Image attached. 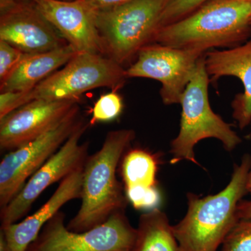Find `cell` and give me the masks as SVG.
Returning a JSON list of instances; mask_svg holds the SVG:
<instances>
[{
    "label": "cell",
    "mask_w": 251,
    "mask_h": 251,
    "mask_svg": "<svg viewBox=\"0 0 251 251\" xmlns=\"http://www.w3.org/2000/svg\"><path fill=\"white\" fill-rule=\"evenodd\" d=\"M251 1L209 0L177 22L158 28L152 43L206 53L237 47L251 37Z\"/></svg>",
    "instance_id": "obj_1"
},
{
    "label": "cell",
    "mask_w": 251,
    "mask_h": 251,
    "mask_svg": "<svg viewBox=\"0 0 251 251\" xmlns=\"http://www.w3.org/2000/svg\"><path fill=\"white\" fill-rule=\"evenodd\" d=\"M135 138L133 129L112 130L100 150L88 156L83 168L82 203L67 224L69 230H90L106 222L113 214L126 210L128 201L117 179V169Z\"/></svg>",
    "instance_id": "obj_2"
},
{
    "label": "cell",
    "mask_w": 251,
    "mask_h": 251,
    "mask_svg": "<svg viewBox=\"0 0 251 251\" xmlns=\"http://www.w3.org/2000/svg\"><path fill=\"white\" fill-rule=\"evenodd\" d=\"M251 156H243L234 165L230 181L215 195L201 197L187 194L188 210L184 219L173 226L180 251H216L239 219V202L247 194V181Z\"/></svg>",
    "instance_id": "obj_3"
},
{
    "label": "cell",
    "mask_w": 251,
    "mask_h": 251,
    "mask_svg": "<svg viewBox=\"0 0 251 251\" xmlns=\"http://www.w3.org/2000/svg\"><path fill=\"white\" fill-rule=\"evenodd\" d=\"M210 83L204 64V54L198 61L192 78L185 90L180 104L181 116L179 134L171 144V163L188 161L200 166L195 155L198 143L206 138H216L231 151L242 139L226 122L213 111L208 97Z\"/></svg>",
    "instance_id": "obj_4"
},
{
    "label": "cell",
    "mask_w": 251,
    "mask_h": 251,
    "mask_svg": "<svg viewBox=\"0 0 251 251\" xmlns=\"http://www.w3.org/2000/svg\"><path fill=\"white\" fill-rule=\"evenodd\" d=\"M167 0H133L97 12L105 54L123 67L151 44Z\"/></svg>",
    "instance_id": "obj_5"
},
{
    "label": "cell",
    "mask_w": 251,
    "mask_h": 251,
    "mask_svg": "<svg viewBox=\"0 0 251 251\" xmlns=\"http://www.w3.org/2000/svg\"><path fill=\"white\" fill-rule=\"evenodd\" d=\"M64 221L65 214L59 211L26 251H133L137 228L130 224L125 211L85 232L69 230Z\"/></svg>",
    "instance_id": "obj_6"
},
{
    "label": "cell",
    "mask_w": 251,
    "mask_h": 251,
    "mask_svg": "<svg viewBox=\"0 0 251 251\" xmlns=\"http://www.w3.org/2000/svg\"><path fill=\"white\" fill-rule=\"evenodd\" d=\"M126 79V69L108 56L78 53L36 86L33 96L34 100H77L82 94L99 87L117 91Z\"/></svg>",
    "instance_id": "obj_7"
},
{
    "label": "cell",
    "mask_w": 251,
    "mask_h": 251,
    "mask_svg": "<svg viewBox=\"0 0 251 251\" xmlns=\"http://www.w3.org/2000/svg\"><path fill=\"white\" fill-rule=\"evenodd\" d=\"M84 122L77 105L52 129L5 155L0 163L1 209L17 196L27 180Z\"/></svg>",
    "instance_id": "obj_8"
},
{
    "label": "cell",
    "mask_w": 251,
    "mask_h": 251,
    "mask_svg": "<svg viewBox=\"0 0 251 251\" xmlns=\"http://www.w3.org/2000/svg\"><path fill=\"white\" fill-rule=\"evenodd\" d=\"M204 54L151 43L140 50L135 62L126 69V75L159 81L163 103H180L198 61Z\"/></svg>",
    "instance_id": "obj_9"
},
{
    "label": "cell",
    "mask_w": 251,
    "mask_h": 251,
    "mask_svg": "<svg viewBox=\"0 0 251 251\" xmlns=\"http://www.w3.org/2000/svg\"><path fill=\"white\" fill-rule=\"evenodd\" d=\"M88 126L87 122L82 123L58 151L27 180L17 196L7 205L1 208V227L17 223L27 215L36 200L46 188L83 168L90 156L89 143L81 144L80 140Z\"/></svg>",
    "instance_id": "obj_10"
},
{
    "label": "cell",
    "mask_w": 251,
    "mask_h": 251,
    "mask_svg": "<svg viewBox=\"0 0 251 251\" xmlns=\"http://www.w3.org/2000/svg\"><path fill=\"white\" fill-rule=\"evenodd\" d=\"M0 40L26 54L47 52L68 44L36 3L19 0L0 11Z\"/></svg>",
    "instance_id": "obj_11"
},
{
    "label": "cell",
    "mask_w": 251,
    "mask_h": 251,
    "mask_svg": "<svg viewBox=\"0 0 251 251\" xmlns=\"http://www.w3.org/2000/svg\"><path fill=\"white\" fill-rule=\"evenodd\" d=\"M36 6L77 54L105 55L97 11L85 0H43Z\"/></svg>",
    "instance_id": "obj_12"
},
{
    "label": "cell",
    "mask_w": 251,
    "mask_h": 251,
    "mask_svg": "<svg viewBox=\"0 0 251 251\" xmlns=\"http://www.w3.org/2000/svg\"><path fill=\"white\" fill-rule=\"evenodd\" d=\"M77 105V100L35 99L0 120V148L13 151L52 129Z\"/></svg>",
    "instance_id": "obj_13"
},
{
    "label": "cell",
    "mask_w": 251,
    "mask_h": 251,
    "mask_svg": "<svg viewBox=\"0 0 251 251\" xmlns=\"http://www.w3.org/2000/svg\"><path fill=\"white\" fill-rule=\"evenodd\" d=\"M204 64L211 83L224 76L237 77L244 85V93L232 100V117L241 130L251 124V40L226 50H209Z\"/></svg>",
    "instance_id": "obj_14"
},
{
    "label": "cell",
    "mask_w": 251,
    "mask_h": 251,
    "mask_svg": "<svg viewBox=\"0 0 251 251\" xmlns=\"http://www.w3.org/2000/svg\"><path fill=\"white\" fill-rule=\"evenodd\" d=\"M83 168L63 179L49 201L32 215L20 223L1 227V233L6 241L5 251H26L46 223L62 206L72 200L81 199Z\"/></svg>",
    "instance_id": "obj_15"
},
{
    "label": "cell",
    "mask_w": 251,
    "mask_h": 251,
    "mask_svg": "<svg viewBox=\"0 0 251 251\" xmlns=\"http://www.w3.org/2000/svg\"><path fill=\"white\" fill-rule=\"evenodd\" d=\"M69 44L35 54H25L9 76L0 83V91H30L76 54Z\"/></svg>",
    "instance_id": "obj_16"
},
{
    "label": "cell",
    "mask_w": 251,
    "mask_h": 251,
    "mask_svg": "<svg viewBox=\"0 0 251 251\" xmlns=\"http://www.w3.org/2000/svg\"><path fill=\"white\" fill-rule=\"evenodd\" d=\"M133 251H180L166 213L156 208L140 216Z\"/></svg>",
    "instance_id": "obj_17"
},
{
    "label": "cell",
    "mask_w": 251,
    "mask_h": 251,
    "mask_svg": "<svg viewBox=\"0 0 251 251\" xmlns=\"http://www.w3.org/2000/svg\"><path fill=\"white\" fill-rule=\"evenodd\" d=\"M158 156L143 149L127 150L122 159L125 188L132 186H156Z\"/></svg>",
    "instance_id": "obj_18"
},
{
    "label": "cell",
    "mask_w": 251,
    "mask_h": 251,
    "mask_svg": "<svg viewBox=\"0 0 251 251\" xmlns=\"http://www.w3.org/2000/svg\"><path fill=\"white\" fill-rule=\"evenodd\" d=\"M123 107V100L117 91L103 94L94 103L89 124L94 125L98 122L112 121L121 115Z\"/></svg>",
    "instance_id": "obj_19"
},
{
    "label": "cell",
    "mask_w": 251,
    "mask_h": 251,
    "mask_svg": "<svg viewBox=\"0 0 251 251\" xmlns=\"http://www.w3.org/2000/svg\"><path fill=\"white\" fill-rule=\"evenodd\" d=\"M208 1L209 0H167L160 16L158 28L189 16Z\"/></svg>",
    "instance_id": "obj_20"
},
{
    "label": "cell",
    "mask_w": 251,
    "mask_h": 251,
    "mask_svg": "<svg viewBox=\"0 0 251 251\" xmlns=\"http://www.w3.org/2000/svg\"><path fill=\"white\" fill-rule=\"evenodd\" d=\"M221 245V251H251V220H239Z\"/></svg>",
    "instance_id": "obj_21"
},
{
    "label": "cell",
    "mask_w": 251,
    "mask_h": 251,
    "mask_svg": "<svg viewBox=\"0 0 251 251\" xmlns=\"http://www.w3.org/2000/svg\"><path fill=\"white\" fill-rule=\"evenodd\" d=\"M128 202L136 209L151 210L159 205L161 196L157 186H132L125 188Z\"/></svg>",
    "instance_id": "obj_22"
},
{
    "label": "cell",
    "mask_w": 251,
    "mask_h": 251,
    "mask_svg": "<svg viewBox=\"0 0 251 251\" xmlns=\"http://www.w3.org/2000/svg\"><path fill=\"white\" fill-rule=\"evenodd\" d=\"M34 100L33 90L1 92L0 94V120Z\"/></svg>",
    "instance_id": "obj_23"
},
{
    "label": "cell",
    "mask_w": 251,
    "mask_h": 251,
    "mask_svg": "<svg viewBox=\"0 0 251 251\" xmlns=\"http://www.w3.org/2000/svg\"><path fill=\"white\" fill-rule=\"evenodd\" d=\"M25 54L9 43L0 40V83L9 76Z\"/></svg>",
    "instance_id": "obj_24"
},
{
    "label": "cell",
    "mask_w": 251,
    "mask_h": 251,
    "mask_svg": "<svg viewBox=\"0 0 251 251\" xmlns=\"http://www.w3.org/2000/svg\"><path fill=\"white\" fill-rule=\"evenodd\" d=\"M92 9L98 11L126 4L133 0H85Z\"/></svg>",
    "instance_id": "obj_25"
},
{
    "label": "cell",
    "mask_w": 251,
    "mask_h": 251,
    "mask_svg": "<svg viewBox=\"0 0 251 251\" xmlns=\"http://www.w3.org/2000/svg\"><path fill=\"white\" fill-rule=\"evenodd\" d=\"M237 214L239 220H251V201L242 200L238 204Z\"/></svg>",
    "instance_id": "obj_26"
},
{
    "label": "cell",
    "mask_w": 251,
    "mask_h": 251,
    "mask_svg": "<svg viewBox=\"0 0 251 251\" xmlns=\"http://www.w3.org/2000/svg\"><path fill=\"white\" fill-rule=\"evenodd\" d=\"M18 0H0V11L11 7Z\"/></svg>",
    "instance_id": "obj_27"
},
{
    "label": "cell",
    "mask_w": 251,
    "mask_h": 251,
    "mask_svg": "<svg viewBox=\"0 0 251 251\" xmlns=\"http://www.w3.org/2000/svg\"><path fill=\"white\" fill-rule=\"evenodd\" d=\"M247 190L248 193L251 194V168L248 175L247 181Z\"/></svg>",
    "instance_id": "obj_28"
},
{
    "label": "cell",
    "mask_w": 251,
    "mask_h": 251,
    "mask_svg": "<svg viewBox=\"0 0 251 251\" xmlns=\"http://www.w3.org/2000/svg\"><path fill=\"white\" fill-rule=\"evenodd\" d=\"M29 1H33V2L36 3V4H39L43 0H29Z\"/></svg>",
    "instance_id": "obj_29"
},
{
    "label": "cell",
    "mask_w": 251,
    "mask_h": 251,
    "mask_svg": "<svg viewBox=\"0 0 251 251\" xmlns=\"http://www.w3.org/2000/svg\"><path fill=\"white\" fill-rule=\"evenodd\" d=\"M250 23L251 24V15H250Z\"/></svg>",
    "instance_id": "obj_30"
},
{
    "label": "cell",
    "mask_w": 251,
    "mask_h": 251,
    "mask_svg": "<svg viewBox=\"0 0 251 251\" xmlns=\"http://www.w3.org/2000/svg\"><path fill=\"white\" fill-rule=\"evenodd\" d=\"M247 1H251V0H247Z\"/></svg>",
    "instance_id": "obj_31"
}]
</instances>
